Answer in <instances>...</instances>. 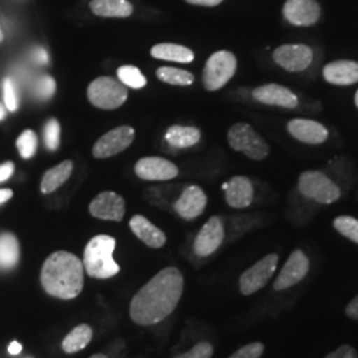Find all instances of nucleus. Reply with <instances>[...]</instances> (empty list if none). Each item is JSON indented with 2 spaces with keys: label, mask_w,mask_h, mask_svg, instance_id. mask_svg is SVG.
I'll list each match as a JSON object with an SVG mask.
<instances>
[{
  "label": "nucleus",
  "mask_w": 358,
  "mask_h": 358,
  "mask_svg": "<svg viewBox=\"0 0 358 358\" xmlns=\"http://www.w3.org/2000/svg\"><path fill=\"white\" fill-rule=\"evenodd\" d=\"M185 289L183 275L176 267L161 269L133 296L129 315L140 327H152L165 320L178 306Z\"/></svg>",
  "instance_id": "f257e3e1"
},
{
  "label": "nucleus",
  "mask_w": 358,
  "mask_h": 358,
  "mask_svg": "<svg viewBox=\"0 0 358 358\" xmlns=\"http://www.w3.org/2000/svg\"><path fill=\"white\" fill-rule=\"evenodd\" d=\"M84 275L83 260L69 251H56L44 260L40 282L52 297L72 300L83 292Z\"/></svg>",
  "instance_id": "f03ea898"
},
{
  "label": "nucleus",
  "mask_w": 358,
  "mask_h": 358,
  "mask_svg": "<svg viewBox=\"0 0 358 358\" xmlns=\"http://www.w3.org/2000/svg\"><path fill=\"white\" fill-rule=\"evenodd\" d=\"M115 239L109 235H96L90 239L84 250L83 264L85 273L93 279H110L120 272L113 252Z\"/></svg>",
  "instance_id": "7ed1b4c3"
},
{
  "label": "nucleus",
  "mask_w": 358,
  "mask_h": 358,
  "mask_svg": "<svg viewBox=\"0 0 358 358\" xmlns=\"http://www.w3.org/2000/svg\"><path fill=\"white\" fill-rule=\"evenodd\" d=\"M297 187L303 196L320 205H331L341 198L340 187L327 174L317 170L301 173Z\"/></svg>",
  "instance_id": "20e7f679"
},
{
  "label": "nucleus",
  "mask_w": 358,
  "mask_h": 358,
  "mask_svg": "<svg viewBox=\"0 0 358 358\" xmlns=\"http://www.w3.org/2000/svg\"><path fill=\"white\" fill-rule=\"evenodd\" d=\"M88 100L99 109L113 110L128 100V87L113 77H97L88 87Z\"/></svg>",
  "instance_id": "39448f33"
},
{
  "label": "nucleus",
  "mask_w": 358,
  "mask_h": 358,
  "mask_svg": "<svg viewBox=\"0 0 358 358\" xmlns=\"http://www.w3.org/2000/svg\"><path fill=\"white\" fill-rule=\"evenodd\" d=\"M227 140L235 152H242L250 159L263 161L268 157V143L247 122H236L232 125L227 133Z\"/></svg>",
  "instance_id": "423d86ee"
},
{
  "label": "nucleus",
  "mask_w": 358,
  "mask_h": 358,
  "mask_svg": "<svg viewBox=\"0 0 358 358\" xmlns=\"http://www.w3.org/2000/svg\"><path fill=\"white\" fill-rule=\"evenodd\" d=\"M238 60L230 51H217L213 53L206 62L203 69V87L210 92L223 88L235 75Z\"/></svg>",
  "instance_id": "0eeeda50"
},
{
  "label": "nucleus",
  "mask_w": 358,
  "mask_h": 358,
  "mask_svg": "<svg viewBox=\"0 0 358 358\" xmlns=\"http://www.w3.org/2000/svg\"><path fill=\"white\" fill-rule=\"evenodd\" d=\"M279 264V255L269 254L260 259L252 267L244 271L239 279V289L244 296L254 294L263 289L273 276Z\"/></svg>",
  "instance_id": "6e6552de"
},
{
  "label": "nucleus",
  "mask_w": 358,
  "mask_h": 358,
  "mask_svg": "<svg viewBox=\"0 0 358 358\" xmlns=\"http://www.w3.org/2000/svg\"><path fill=\"white\" fill-rule=\"evenodd\" d=\"M272 59L288 72H303L313 62V51L306 44H284L278 47Z\"/></svg>",
  "instance_id": "1a4fd4ad"
},
{
  "label": "nucleus",
  "mask_w": 358,
  "mask_h": 358,
  "mask_svg": "<svg viewBox=\"0 0 358 358\" xmlns=\"http://www.w3.org/2000/svg\"><path fill=\"white\" fill-rule=\"evenodd\" d=\"M136 131L131 127H118L105 133L93 146L92 153L99 158H109L124 152L134 141Z\"/></svg>",
  "instance_id": "9d476101"
},
{
  "label": "nucleus",
  "mask_w": 358,
  "mask_h": 358,
  "mask_svg": "<svg viewBox=\"0 0 358 358\" xmlns=\"http://www.w3.org/2000/svg\"><path fill=\"white\" fill-rule=\"evenodd\" d=\"M309 271V259L301 250H294L273 282L275 291H285L304 280Z\"/></svg>",
  "instance_id": "9b49d317"
},
{
  "label": "nucleus",
  "mask_w": 358,
  "mask_h": 358,
  "mask_svg": "<svg viewBox=\"0 0 358 358\" xmlns=\"http://www.w3.org/2000/svg\"><path fill=\"white\" fill-rule=\"evenodd\" d=\"M224 241V224L219 217H211L194 241V252L201 257L213 255Z\"/></svg>",
  "instance_id": "f8f14e48"
},
{
  "label": "nucleus",
  "mask_w": 358,
  "mask_h": 358,
  "mask_svg": "<svg viewBox=\"0 0 358 358\" xmlns=\"http://www.w3.org/2000/svg\"><path fill=\"white\" fill-rule=\"evenodd\" d=\"M282 16L292 26H313L320 19V4L316 0H287L282 6Z\"/></svg>",
  "instance_id": "ddd939ff"
},
{
  "label": "nucleus",
  "mask_w": 358,
  "mask_h": 358,
  "mask_svg": "<svg viewBox=\"0 0 358 358\" xmlns=\"http://www.w3.org/2000/svg\"><path fill=\"white\" fill-rule=\"evenodd\" d=\"M90 213L101 220L121 222L125 217V199L117 192H101L90 202Z\"/></svg>",
  "instance_id": "4468645a"
},
{
  "label": "nucleus",
  "mask_w": 358,
  "mask_h": 358,
  "mask_svg": "<svg viewBox=\"0 0 358 358\" xmlns=\"http://www.w3.org/2000/svg\"><path fill=\"white\" fill-rule=\"evenodd\" d=\"M206 206H207L206 192L199 186L192 185L182 190L173 207L179 217L186 220H192L203 214Z\"/></svg>",
  "instance_id": "2eb2a0df"
},
{
  "label": "nucleus",
  "mask_w": 358,
  "mask_h": 358,
  "mask_svg": "<svg viewBox=\"0 0 358 358\" xmlns=\"http://www.w3.org/2000/svg\"><path fill=\"white\" fill-rule=\"evenodd\" d=\"M138 178L143 180H170L179 174L178 167L162 157H145L134 167Z\"/></svg>",
  "instance_id": "dca6fc26"
},
{
  "label": "nucleus",
  "mask_w": 358,
  "mask_h": 358,
  "mask_svg": "<svg viewBox=\"0 0 358 358\" xmlns=\"http://www.w3.org/2000/svg\"><path fill=\"white\" fill-rule=\"evenodd\" d=\"M288 133L294 140L308 145H321L328 140L329 131L319 121L308 118H294L287 125Z\"/></svg>",
  "instance_id": "f3484780"
},
{
  "label": "nucleus",
  "mask_w": 358,
  "mask_h": 358,
  "mask_svg": "<svg viewBox=\"0 0 358 358\" xmlns=\"http://www.w3.org/2000/svg\"><path fill=\"white\" fill-rule=\"evenodd\" d=\"M252 97L257 103L294 109L299 106V99L292 90L279 84H266L252 90Z\"/></svg>",
  "instance_id": "a211bd4d"
},
{
  "label": "nucleus",
  "mask_w": 358,
  "mask_h": 358,
  "mask_svg": "<svg viewBox=\"0 0 358 358\" xmlns=\"http://www.w3.org/2000/svg\"><path fill=\"white\" fill-rule=\"evenodd\" d=\"M226 192V202L232 208H247L254 202V186L250 178L236 176L229 183L223 185Z\"/></svg>",
  "instance_id": "6ab92c4d"
},
{
  "label": "nucleus",
  "mask_w": 358,
  "mask_h": 358,
  "mask_svg": "<svg viewBox=\"0 0 358 358\" xmlns=\"http://www.w3.org/2000/svg\"><path fill=\"white\" fill-rule=\"evenodd\" d=\"M322 76L327 83L348 87L358 83V63L353 60H336L324 66Z\"/></svg>",
  "instance_id": "aec40b11"
},
{
  "label": "nucleus",
  "mask_w": 358,
  "mask_h": 358,
  "mask_svg": "<svg viewBox=\"0 0 358 358\" xmlns=\"http://www.w3.org/2000/svg\"><path fill=\"white\" fill-rule=\"evenodd\" d=\"M130 230L150 248H161L166 243V235L165 232L154 226L153 223L143 217V215H134L129 222Z\"/></svg>",
  "instance_id": "412c9836"
},
{
  "label": "nucleus",
  "mask_w": 358,
  "mask_h": 358,
  "mask_svg": "<svg viewBox=\"0 0 358 358\" xmlns=\"http://www.w3.org/2000/svg\"><path fill=\"white\" fill-rule=\"evenodd\" d=\"M90 7L92 13L101 17L125 19L134 11L128 0H92Z\"/></svg>",
  "instance_id": "4be33fe9"
},
{
  "label": "nucleus",
  "mask_w": 358,
  "mask_h": 358,
  "mask_svg": "<svg viewBox=\"0 0 358 358\" xmlns=\"http://www.w3.org/2000/svg\"><path fill=\"white\" fill-rule=\"evenodd\" d=\"M150 55L154 59H158V60L177 62L183 64L192 63L195 57L194 52L190 48L179 44H173V43H162V44L154 45L150 50Z\"/></svg>",
  "instance_id": "5701e85b"
},
{
  "label": "nucleus",
  "mask_w": 358,
  "mask_h": 358,
  "mask_svg": "<svg viewBox=\"0 0 358 358\" xmlns=\"http://www.w3.org/2000/svg\"><path fill=\"white\" fill-rule=\"evenodd\" d=\"M73 170V162L72 161H64L59 165L50 169L43 176L40 190L43 194H51L56 192L59 187H62L65 182L69 179Z\"/></svg>",
  "instance_id": "b1692460"
},
{
  "label": "nucleus",
  "mask_w": 358,
  "mask_h": 358,
  "mask_svg": "<svg viewBox=\"0 0 358 358\" xmlns=\"http://www.w3.org/2000/svg\"><path fill=\"white\" fill-rule=\"evenodd\" d=\"M201 130L194 127H182V125H173L167 129L165 134V140L169 145L178 148V149H186L192 148L201 141Z\"/></svg>",
  "instance_id": "393cba45"
},
{
  "label": "nucleus",
  "mask_w": 358,
  "mask_h": 358,
  "mask_svg": "<svg viewBox=\"0 0 358 358\" xmlns=\"http://www.w3.org/2000/svg\"><path fill=\"white\" fill-rule=\"evenodd\" d=\"M93 338V329L88 324L76 325L68 333L62 343V349L68 355H73L80 350H84L90 345Z\"/></svg>",
  "instance_id": "a878e982"
},
{
  "label": "nucleus",
  "mask_w": 358,
  "mask_h": 358,
  "mask_svg": "<svg viewBox=\"0 0 358 358\" xmlns=\"http://www.w3.org/2000/svg\"><path fill=\"white\" fill-rule=\"evenodd\" d=\"M20 257V245L11 232L0 234V269H13Z\"/></svg>",
  "instance_id": "bb28decb"
},
{
  "label": "nucleus",
  "mask_w": 358,
  "mask_h": 358,
  "mask_svg": "<svg viewBox=\"0 0 358 358\" xmlns=\"http://www.w3.org/2000/svg\"><path fill=\"white\" fill-rule=\"evenodd\" d=\"M157 77L170 85H179V87H187L194 83V75L186 69L171 68V66H161L157 69Z\"/></svg>",
  "instance_id": "cd10ccee"
},
{
  "label": "nucleus",
  "mask_w": 358,
  "mask_h": 358,
  "mask_svg": "<svg viewBox=\"0 0 358 358\" xmlns=\"http://www.w3.org/2000/svg\"><path fill=\"white\" fill-rule=\"evenodd\" d=\"M118 80L128 88L141 90L146 85V77L143 76L141 71L134 65H122L117 69Z\"/></svg>",
  "instance_id": "c85d7f7f"
},
{
  "label": "nucleus",
  "mask_w": 358,
  "mask_h": 358,
  "mask_svg": "<svg viewBox=\"0 0 358 358\" xmlns=\"http://www.w3.org/2000/svg\"><path fill=\"white\" fill-rule=\"evenodd\" d=\"M333 227L343 236L358 244V219L348 215L337 217L333 220Z\"/></svg>",
  "instance_id": "c756f323"
},
{
  "label": "nucleus",
  "mask_w": 358,
  "mask_h": 358,
  "mask_svg": "<svg viewBox=\"0 0 358 358\" xmlns=\"http://www.w3.org/2000/svg\"><path fill=\"white\" fill-rule=\"evenodd\" d=\"M16 148L20 155L28 159L32 158L38 150V136L34 130H24L16 140Z\"/></svg>",
  "instance_id": "7c9ffc66"
},
{
  "label": "nucleus",
  "mask_w": 358,
  "mask_h": 358,
  "mask_svg": "<svg viewBox=\"0 0 358 358\" xmlns=\"http://www.w3.org/2000/svg\"><path fill=\"white\" fill-rule=\"evenodd\" d=\"M60 136H62L60 122L56 118L48 120L44 127V141H45L47 149H50L51 152H56L60 148Z\"/></svg>",
  "instance_id": "2f4dec72"
},
{
  "label": "nucleus",
  "mask_w": 358,
  "mask_h": 358,
  "mask_svg": "<svg viewBox=\"0 0 358 358\" xmlns=\"http://www.w3.org/2000/svg\"><path fill=\"white\" fill-rule=\"evenodd\" d=\"M266 346L262 343H251L239 348L229 358H260L264 353Z\"/></svg>",
  "instance_id": "473e14b6"
},
{
  "label": "nucleus",
  "mask_w": 358,
  "mask_h": 358,
  "mask_svg": "<svg viewBox=\"0 0 358 358\" xmlns=\"http://www.w3.org/2000/svg\"><path fill=\"white\" fill-rule=\"evenodd\" d=\"M214 355V346L210 343H198L196 345L192 346V349L186 353L178 355L174 358H211Z\"/></svg>",
  "instance_id": "72a5a7b5"
},
{
  "label": "nucleus",
  "mask_w": 358,
  "mask_h": 358,
  "mask_svg": "<svg viewBox=\"0 0 358 358\" xmlns=\"http://www.w3.org/2000/svg\"><path fill=\"white\" fill-rule=\"evenodd\" d=\"M56 90V83L51 76H41L36 83V94L41 100L51 99Z\"/></svg>",
  "instance_id": "f704fd0d"
},
{
  "label": "nucleus",
  "mask_w": 358,
  "mask_h": 358,
  "mask_svg": "<svg viewBox=\"0 0 358 358\" xmlns=\"http://www.w3.org/2000/svg\"><path fill=\"white\" fill-rule=\"evenodd\" d=\"M3 96H4L6 108L10 112H15L17 109V96H16L15 85H13V83L10 78H7L4 81V93H3Z\"/></svg>",
  "instance_id": "c9c22d12"
},
{
  "label": "nucleus",
  "mask_w": 358,
  "mask_h": 358,
  "mask_svg": "<svg viewBox=\"0 0 358 358\" xmlns=\"http://www.w3.org/2000/svg\"><path fill=\"white\" fill-rule=\"evenodd\" d=\"M325 358H358V353L353 346L343 345L327 355Z\"/></svg>",
  "instance_id": "e433bc0d"
},
{
  "label": "nucleus",
  "mask_w": 358,
  "mask_h": 358,
  "mask_svg": "<svg viewBox=\"0 0 358 358\" xmlns=\"http://www.w3.org/2000/svg\"><path fill=\"white\" fill-rule=\"evenodd\" d=\"M15 171V165L13 162H6L0 165V182H4L7 179L11 178V176Z\"/></svg>",
  "instance_id": "4c0bfd02"
},
{
  "label": "nucleus",
  "mask_w": 358,
  "mask_h": 358,
  "mask_svg": "<svg viewBox=\"0 0 358 358\" xmlns=\"http://www.w3.org/2000/svg\"><path fill=\"white\" fill-rule=\"evenodd\" d=\"M346 316L352 320H358V294L346 306Z\"/></svg>",
  "instance_id": "58836bf2"
},
{
  "label": "nucleus",
  "mask_w": 358,
  "mask_h": 358,
  "mask_svg": "<svg viewBox=\"0 0 358 358\" xmlns=\"http://www.w3.org/2000/svg\"><path fill=\"white\" fill-rule=\"evenodd\" d=\"M192 6H202V7H217L223 0H186Z\"/></svg>",
  "instance_id": "ea45409f"
},
{
  "label": "nucleus",
  "mask_w": 358,
  "mask_h": 358,
  "mask_svg": "<svg viewBox=\"0 0 358 358\" xmlns=\"http://www.w3.org/2000/svg\"><path fill=\"white\" fill-rule=\"evenodd\" d=\"M13 192L10 189H1L0 190V205L6 203L7 201H10L13 198Z\"/></svg>",
  "instance_id": "a19ab883"
},
{
  "label": "nucleus",
  "mask_w": 358,
  "mask_h": 358,
  "mask_svg": "<svg viewBox=\"0 0 358 358\" xmlns=\"http://www.w3.org/2000/svg\"><path fill=\"white\" fill-rule=\"evenodd\" d=\"M22 350H23V346H22L20 343H17V341H13V343L10 344V346H8V353L13 355V356L19 355Z\"/></svg>",
  "instance_id": "79ce46f5"
},
{
  "label": "nucleus",
  "mask_w": 358,
  "mask_h": 358,
  "mask_svg": "<svg viewBox=\"0 0 358 358\" xmlns=\"http://www.w3.org/2000/svg\"><path fill=\"white\" fill-rule=\"evenodd\" d=\"M38 62H41V63H47V62H48V56H47L45 51H43V50H38Z\"/></svg>",
  "instance_id": "37998d69"
},
{
  "label": "nucleus",
  "mask_w": 358,
  "mask_h": 358,
  "mask_svg": "<svg viewBox=\"0 0 358 358\" xmlns=\"http://www.w3.org/2000/svg\"><path fill=\"white\" fill-rule=\"evenodd\" d=\"M4 118H6V109H4V106L0 103V121H3Z\"/></svg>",
  "instance_id": "c03bdc74"
},
{
  "label": "nucleus",
  "mask_w": 358,
  "mask_h": 358,
  "mask_svg": "<svg viewBox=\"0 0 358 358\" xmlns=\"http://www.w3.org/2000/svg\"><path fill=\"white\" fill-rule=\"evenodd\" d=\"M90 358H109L106 355H103V353H97V355H93V356H90Z\"/></svg>",
  "instance_id": "a18cd8bd"
},
{
  "label": "nucleus",
  "mask_w": 358,
  "mask_h": 358,
  "mask_svg": "<svg viewBox=\"0 0 358 358\" xmlns=\"http://www.w3.org/2000/svg\"><path fill=\"white\" fill-rule=\"evenodd\" d=\"M355 103H356V106H357L358 109V90L356 92V94H355Z\"/></svg>",
  "instance_id": "49530a36"
},
{
  "label": "nucleus",
  "mask_w": 358,
  "mask_h": 358,
  "mask_svg": "<svg viewBox=\"0 0 358 358\" xmlns=\"http://www.w3.org/2000/svg\"><path fill=\"white\" fill-rule=\"evenodd\" d=\"M0 38H1V31H0Z\"/></svg>",
  "instance_id": "de8ad7c7"
}]
</instances>
